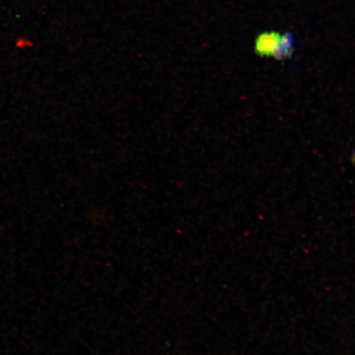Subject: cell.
<instances>
[{"label":"cell","mask_w":355,"mask_h":355,"mask_svg":"<svg viewBox=\"0 0 355 355\" xmlns=\"http://www.w3.org/2000/svg\"><path fill=\"white\" fill-rule=\"evenodd\" d=\"M282 35L277 32H266L260 34L255 42L257 54L263 57H275L281 43Z\"/></svg>","instance_id":"obj_1"},{"label":"cell","mask_w":355,"mask_h":355,"mask_svg":"<svg viewBox=\"0 0 355 355\" xmlns=\"http://www.w3.org/2000/svg\"><path fill=\"white\" fill-rule=\"evenodd\" d=\"M295 49V38L291 33H286L282 35L281 43L275 55L278 60H288L291 58Z\"/></svg>","instance_id":"obj_2"}]
</instances>
